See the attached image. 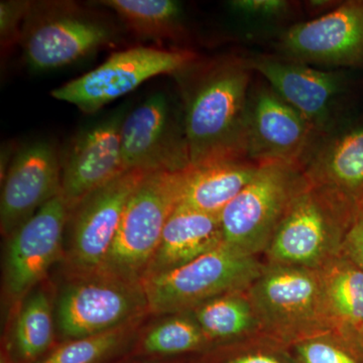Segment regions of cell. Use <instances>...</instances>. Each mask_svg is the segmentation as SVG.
Listing matches in <instances>:
<instances>
[{"instance_id":"obj_1","label":"cell","mask_w":363,"mask_h":363,"mask_svg":"<svg viewBox=\"0 0 363 363\" xmlns=\"http://www.w3.org/2000/svg\"><path fill=\"white\" fill-rule=\"evenodd\" d=\"M252 69L247 60H215L192 73L184 89L183 126L192 168L247 159Z\"/></svg>"},{"instance_id":"obj_2","label":"cell","mask_w":363,"mask_h":363,"mask_svg":"<svg viewBox=\"0 0 363 363\" xmlns=\"http://www.w3.org/2000/svg\"><path fill=\"white\" fill-rule=\"evenodd\" d=\"M186 171L152 172L131 195L96 276L140 285L167 221L181 201Z\"/></svg>"},{"instance_id":"obj_3","label":"cell","mask_w":363,"mask_h":363,"mask_svg":"<svg viewBox=\"0 0 363 363\" xmlns=\"http://www.w3.org/2000/svg\"><path fill=\"white\" fill-rule=\"evenodd\" d=\"M360 210L307 182L289 205L266 250L269 264L320 269L341 255Z\"/></svg>"},{"instance_id":"obj_4","label":"cell","mask_w":363,"mask_h":363,"mask_svg":"<svg viewBox=\"0 0 363 363\" xmlns=\"http://www.w3.org/2000/svg\"><path fill=\"white\" fill-rule=\"evenodd\" d=\"M260 330L298 343L331 333L319 269L267 264L247 290Z\"/></svg>"},{"instance_id":"obj_5","label":"cell","mask_w":363,"mask_h":363,"mask_svg":"<svg viewBox=\"0 0 363 363\" xmlns=\"http://www.w3.org/2000/svg\"><path fill=\"white\" fill-rule=\"evenodd\" d=\"M264 267L255 257L223 242L185 266L143 279L140 285L150 311H185L212 298L248 290Z\"/></svg>"},{"instance_id":"obj_6","label":"cell","mask_w":363,"mask_h":363,"mask_svg":"<svg viewBox=\"0 0 363 363\" xmlns=\"http://www.w3.org/2000/svg\"><path fill=\"white\" fill-rule=\"evenodd\" d=\"M306 185L301 164H259L255 178L219 215L224 243L250 257L266 252L289 205Z\"/></svg>"},{"instance_id":"obj_7","label":"cell","mask_w":363,"mask_h":363,"mask_svg":"<svg viewBox=\"0 0 363 363\" xmlns=\"http://www.w3.org/2000/svg\"><path fill=\"white\" fill-rule=\"evenodd\" d=\"M196 60L197 56L190 51L133 48L111 55L97 68L52 91V96L85 113H94L150 78L183 73Z\"/></svg>"},{"instance_id":"obj_8","label":"cell","mask_w":363,"mask_h":363,"mask_svg":"<svg viewBox=\"0 0 363 363\" xmlns=\"http://www.w3.org/2000/svg\"><path fill=\"white\" fill-rule=\"evenodd\" d=\"M150 173L143 169L125 172L72 210L67 262L76 276H96L111 250L128 200Z\"/></svg>"},{"instance_id":"obj_9","label":"cell","mask_w":363,"mask_h":363,"mask_svg":"<svg viewBox=\"0 0 363 363\" xmlns=\"http://www.w3.org/2000/svg\"><path fill=\"white\" fill-rule=\"evenodd\" d=\"M279 56L307 65L363 67V0H350L328 13L291 26L279 42Z\"/></svg>"},{"instance_id":"obj_10","label":"cell","mask_w":363,"mask_h":363,"mask_svg":"<svg viewBox=\"0 0 363 363\" xmlns=\"http://www.w3.org/2000/svg\"><path fill=\"white\" fill-rule=\"evenodd\" d=\"M121 147L126 172H182L191 167L184 126L162 93L147 98L123 119Z\"/></svg>"},{"instance_id":"obj_11","label":"cell","mask_w":363,"mask_h":363,"mask_svg":"<svg viewBox=\"0 0 363 363\" xmlns=\"http://www.w3.org/2000/svg\"><path fill=\"white\" fill-rule=\"evenodd\" d=\"M247 60L281 99L301 114L319 136L336 128L344 78L335 71L320 70L276 55H255Z\"/></svg>"},{"instance_id":"obj_12","label":"cell","mask_w":363,"mask_h":363,"mask_svg":"<svg viewBox=\"0 0 363 363\" xmlns=\"http://www.w3.org/2000/svg\"><path fill=\"white\" fill-rule=\"evenodd\" d=\"M67 286L58 303V325L70 339L123 327L147 307L142 285L92 277Z\"/></svg>"},{"instance_id":"obj_13","label":"cell","mask_w":363,"mask_h":363,"mask_svg":"<svg viewBox=\"0 0 363 363\" xmlns=\"http://www.w3.org/2000/svg\"><path fill=\"white\" fill-rule=\"evenodd\" d=\"M319 135L269 85L250 90L247 157L255 162H286L302 166Z\"/></svg>"},{"instance_id":"obj_14","label":"cell","mask_w":363,"mask_h":363,"mask_svg":"<svg viewBox=\"0 0 363 363\" xmlns=\"http://www.w3.org/2000/svg\"><path fill=\"white\" fill-rule=\"evenodd\" d=\"M69 214L60 193L9 236L4 274L11 300L23 297L58 259Z\"/></svg>"},{"instance_id":"obj_15","label":"cell","mask_w":363,"mask_h":363,"mask_svg":"<svg viewBox=\"0 0 363 363\" xmlns=\"http://www.w3.org/2000/svg\"><path fill=\"white\" fill-rule=\"evenodd\" d=\"M61 157L52 145L30 143L13 157L1 191L0 225L6 238L61 193Z\"/></svg>"},{"instance_id":"obj_16","label":"cell","mask_w":363,"mask_h":363,"mask_svg":"<svg viewBox=\"0 0 363 363\" xmlns=\"http://www.w3.org/2000/svg\"><path fill=\"white\" fill-rule=\"evenodd\" d=\"M121 118L78 136L61 161V195L69 211L95 190L125 173L121 159Z\"/></svg>"},{"instance_id":"obj_17","label":"cell","mask_w":363,"mask_h":363,"mask_svg":"<svg viewBox=\"0 0 363 363\" xmlns=\"http://www.w3.org/2000/svg\"><path fill=\"white\" fill-rule=\"evenodd\" d=\"M111 39L108 26L82 13L51 11L40 16L26 33L25 52L30 65L49 70L69 65Z\"/></svg>"},{"instance_id":"obj_18","label":"cell","mask_w":363,"mask_h":363,"mask_svg":"<svg viewBox=\"0 0 363 363\" xmlns=\"http://www.w3.org/2000/svg\"><path fill=\"white\" fill-rule=\"evenodd\" d=\"M310 185L333 193L351 206L363 208V123L323 136L302 164Z\"/></svg>"},{"instance_id":"obj_19","label":"cell","mask_w":363,"mask_h":363,"mask_svg":"<svg viewBox=\"0 0 363 363\" xmlns=\"http://www.w3.org/2000/svg\"><path fill=\"white\" fill-rule=\"evenodd\" d=\"M223 242L219 215L179 204L167 221L143 279L185 266Z\"/></svg>"},{"instance_id":"obj_20","label":"cell","mask_w":363,"mask_h":363,"mask_svg":"<svg viewBox=\"0 0 363 363\" xmlns=\"http://www.w3.org/2000/svg\"><path fill=\"white\" fill-rule=\"evenodd\" d=\"M259 167V162L247 159L190 167L186 171L179 204L205 213L220 215L255 178Z\"/></svg>"},{"instance_id":"obj_21","label":"cell","mask_w":363,"mask_h":363,"mask_svg":"<svg viewBox=\"0 0 363 363\" xmlns=\"http://www.w3.org/2000/svg\"><path fill=\"white\" fill-rule=\"evenodd\" d=\"M319 271L331 333L351 342L363 323V271L341 255Z\"/></svg>"},{"instance_id":"obj_22","label":"cell","mask_w":363,"mask_h":363,"mask_svg":"<svg viewBox=\"0 0 363 363\" xmlns=\"http://www.w3.org/2000/svg\"><path fill=\"white\" fill-rule=\"evenodd\" d=\"M194 310L195 321L207 337H240L259 329L252 302L242 292L212 298Z\"/></svg>"},{"instance_id":"obj_23","label":"cell","mask_w":363,"mask_h":363,"mask_svg":"<svg viewBox=\"0 0 363 363\" xmlns=\"http://www.w3.org/2000/svg\"><path fill=\"white\" fill-rule=\"evenodd\" d=\"M100 4L116 11L133 33L147 39L173 35L183 13L180 2L174 0H105Z\"/></svg>"},{"instance_id":"obj_24","label":"cell","mask_w":363,"mask_h":363,"mask_svg":"<svg viewBox=\"0 0 363 363\" xmlns=\"http://www.w3.org/2000/svg\"><path fill=\"white\" fill-rule=\"evenodd\" d=\"M51 301L44 292L35 293L26 300L14 328V342L18 354L33 360L48 350L52 340Z\"/></svg>"},{"instance_id":"obj_25","label":"cell","mask_w":363,"mask_h":363,"mask_svg":"<svg viewBox=\"0 0 363 363\" xmlns=\"http://www.w3.org/2000/svg\"><path fill=\"white\" fill-rule=\"evenodd\" d=\"M206 338L197 322L187 318H174L147 334L145 348L150 353L176 354L199 347Z\"/></svg>"},{"instance_id":"obj_26","label":"cell","mask_w":363,"mask_h":363,"mask_svg":"<svg viewBox=\"0 0 363 363\" xmlns=\"http://www.w3.org/2000/svg\"><path fill=\"white\" fill-rule=\"evenodd\" d=\"M123 326L88 336L74 339L60 346L40 363H95L108 354L123 337Z\"/></svg>"},{"instance_id":"obj_27","label":"cell","mask_w":363,"mask_h":363,"mask_svg":"<svg viewBox=\"0 0 363 363\" xmlns=\"http://www.w3.org/2000/svg\"><path fill=\"white\" fill-rule=\"evenodd\" d=\"M351 345L336 334L326 333L297 343V352L302 363H360Z\"/></svg>"},{"instance_id":"obj_28","label":"cell","mask_w":363,"mask_h":363,"mask_svg":"<svg viewBox=\"0 0 363 363\" xmlns=\"http://www.w3.org/2000/svg\"><path fill=\"white\" fill-rule=\"evenodd\" d=\"M229 6L234 13L247 18L274 20L288 13L290 2L285 0H233Z\"/></svg>"},{"instance_id":"obj_29","label":"cell","mask_w":363,"mask_h":363,"mask_svg":"<svg viewBox=\"0 0 363 363\" xmlns=\"http://www.w3.org/2000/svg\"><path fill=\"white\" fill-rule=\"evenodd\" d=\"M28 1H1L0 4V35L2 45L13 42L21 28V21L30 13Z\"/></svg>"},{"instance_id":"obj_30","label":"cell","mask_w":363,"mask_h":363,"mask_svg":"<svg viewBox=\"0 0 363 363\" xmlns=\"http://www.w3.org/2000/svg\"><path fill=\"white\" fill-rule=\"evenodd\" d=\"M341 255L363 271V208L358 212L346 233Z\"/></svg>"},{"instance_id":"obj_31","label":"cell","mask_w":363,"mask_h":363,"mask_svg":"<svg viewBox=\"0 0 363 363\" xmlns=\"http://www.w3.org/2000/svg\"><path fill=\"white\" fill-rule=\"evenodd\" d=\"M228 363H283L271 355L262 354V353H252V354L241 355V357L229 360Z\"/></svg>"},{"instance_id":"obj_32","label":"cell","mask_w":363,"mask_h":363,"mask_svg":"<svg viewBox=\"0 0 363 363\" xmlns=\"http://www.w3.org/2000/svg\"><path fill=\"white\" fill-rule=\"evenodd\" d=\"M351 343L354 345L358 352L363 357V323L362 326L357 329V331L355 332L354 336H353L352 340H351Z\"/></svg>"},{"instance_id":"obj_33","label":"cell","mask_w":363,"mask_h":363,"mask_svg":"<svg viewBox=\"0 0 363 363\" xmlns=\"http://www.w3.org/2000/svg\"><path fill=\"white\" fill-rule=\"evenodd\" d=\"M309 6L311 7H314V9H324V7H328L329 4H331L330 1H322V0H318V1H310Z\"/></svg>"},{"instance_id":"obj_34","label":"cell","mask_w":363,"mask_h":363,"mask_svg":"<svg viewBox=\"0 0 363 363\" xmlns=\"http://www.w3.org/2000/svg\"><path fill=\"white\" fill-rule=\"evenodd\" d=\"M0 363H6V359L4 357H1V362Z\"/></svg>"}]
</instances>
